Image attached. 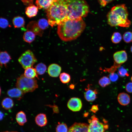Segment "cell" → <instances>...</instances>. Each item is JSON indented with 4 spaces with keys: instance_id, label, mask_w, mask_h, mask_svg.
<instances>
[{
    "instance_id": "1",
    "label": "cell",
    "mask_w": 132,
    "mask_h": 132,
    "mask_svg": "<svg viewBox=\"0 0 132 132\" xmlns=\"http://www.w3.org/2000/svg\"><path fill=\"white\" fill-rule=\"evenodd\" d=\"M85 27L82 18L67 19L58 25L57 33L62 40L70 41L79 36Z\"/></svg>"
},
{
    "instance_id": "2",
    "label": "cell",
    "mask_w": 132,
    "mask_h": 132,
    "mask_svg": "<svg viewBox=\"0 0 132 132\" xmlns=\"http://www.w3.org/2000/svg\"><path fill=\"white\" fill-rule=\"evenodd\" d=\"M67 0H57L46 10L49 24L53 27L68 19Z\"/></svg>"
},
{
    "instance_id": "3",
    "label": "cell",
    "mask_w": 132,
    "mask_h": 132,
    "mask_svg": "<svg viewBox=\"0 0 132 132\" xmlns=\"http://www.w3.org/2000/svg\"><path fill=\"white\" fill-rule=\"evenodd\" d=\"M129 13L124 4L116 5L112 7L108 13L107 17L108 24L110 26L127 28L131 24L128 18Z\"/></svg>"
},
{
    "instance_id": "4",
    "label": "cell",
    "mask_w": 132,
    "mask_h": 132,
    "mask_svg": "<svg viewBox=\"0 0 132 132\" xmlns=\"http://www.w3.org/2000/svg\"><path fill=\"white\" fill-rule=\"evenodd\" d=\"M68 19H74L86 16L89 7L85 0H67Z\"/></svg>"
},
{
    "instance_id": "5",
    "label": "cell",
    "mask_w": 132,
    "mask_h": 132,
    "mask_svg": "<svg viewBox=\"0 0 132 132\" xmlns=\"http://www.w3.org/2000/svg\"><path fill=\"white\" fill-rule=\"evenodd\" d=\"M16 86L24 93L32 92L38 87L37 81L35 78H27L24 74L18 78Z\"/></svg>"
},
{
    "instance_id": "6",
    "label": "cell",
    "mask_w": 132,
    "mask_h": 132,
    "mask_svg": "<svg viewBox=\"0 0 132 132\" xmlns=\"http://www.w3.org/2000/svg\"><path fill=\"white\" fill-rule=\"evenodd\" d=\"M89 132H105L108 128V125L106 122L104 123L100 122L95 115L88 119Z\"/></svg>"
},
{
    "instance_id": "7",
    "label": "cell",
    "mask_w": 132,
    "mask_h": 132,
    "mask_svg": "<svg viewBox=\"0 0 132 132\" xmlns=\"http://www.w3.org/2000/svg\"><path fill=\"white\" fill-rule=\"evenodd\" d=\"M18 61L24 69L32 67L37 60L33 52L30 50L23 53L18 59Z\"/></svg>"
},
{
    "instance_id": "8",
    "label": "cell",
    "mask_w": 132,
    "mask_h": 132,
    "mask_svg": "<svg viewBox=\"0 0 132 132\" xmlns=\"http://www.w3.org/2000/svg\"><path fill=\"white\" fill-rule=\"evenodd\" d=\"M67 106L72 111H79L82 108V102L81 99L78 98H72L68 100L67 103Z\"/></svg>"
},
{
    "instance_id": "9",
    "label": "cell",
    "mask_w": 132,
    "mask_h": 132,
    "mask_svg": "<svg viewBox=\"0 0 132 132\" xmlns=\"http://www.w3.org/2000/svg\"><path fill=\"white\" fill-rule=\"evenodd\" d=\"M114 63L119 65L125 62L127 59V55L125 50L117 51L113 55Z\"/></svg>"
},
{
    "instance_id": "10",
    "label": "cell",
    "mask_w": 132,
    "mask_h": 132,
    "mask_svg": "<svg viewBox=\"0 0 132 132\" xmlns=\"http://www.w3.org/2000/svg\"><path fill=\"white\" fill-rule=\"evenodd\" d=\"M88 128L87 123L75 122L69 128L68 132H89Z\"/></svg>"
},
{
    "instance_id": "11",
    "label": "cell",
    "mask_w": 132,
    "mask_h": 132,
    "mask_svg": "<svg viewBox=\"0 0 132 132\" xmlns=\"http://www.w3.org/2000/svg\"><path fill=\"white\" fill-rule=\"evenodd\" d=\"M85 90L86 91L84 93V97L87 101L92 102L97 98L98 91L96 89H91L90 88L89 85H88L87 88H85Z\"/></svg>"
},
{
    "instance_id": "12",
    "label": "cell",
    "mask_w": 132,
    "mask_h": 132,
    "mask_svg": "<svg viewBox=\"0 0 132 132\" xmlns=\"http://www.w3.org/2000/svg\"><path fill=\"white\" fill-rule=\"evenodd\" d=\"M27 30L31 31L36 35L40 36H42L43 33V30L39 28L37 22L35 21L30 22L27 25Z\"/></svg>"
},
{
    "instance_id": "13",
    "label": "cell",
    "mask_w": 132,
    "mask_h": 132,
    "mask_svg": "<svg viewBox=\"0 0 132 132\" xmlns=\"http://www.w3.org/2000/svg\"><path fill=\"white\" fill-rule=\"evenodd\" d=\"M61 70V67L56 64L50 65L48 68V72L50 76L53 77H57L60 74Z\"/></svg>"
},
{
    "instance_id": "14",
    "label": "cell",
    "mask_w": 132,
    "mask_h": 132,
    "mask_svg": "<svg viewBox=\"0 0 132 132\" xmlns=\"http://www.w3.org/2000/svg\"><path fill=\"white\" fill-rule=\"evenodd\" d=\"M57 0H36L35 4L38 9L46 10Z\"/></svg>"
},
{
    "instance_id": "15",
    "label": "cell",
    "mask_w": 132,
    "mask_h": 132,
    "mask_svg": "<svg viewBox=\"0 0 132 132\" xmlns=\"http://www.w3.org/2000/svg\"><path fill=\"white\" fill-rule=\"evenodd\" d=\"M7 95L11 97L15 98L20 100L23 97L24 93L19 88H14L8 90Z\"/></svg>"
},
{
    "instance_id": "16",
    "label": "cell",
    "mask_w": 132,
    "mask_h": 132,
    "mask_svg": "<svg viewBox=\"0 0 132 132\" xmlns=\"http://www.w3.org/2000/svg\"><path fill=\"white\" fill-rule=\"evenodd\" d=\"M117 100L120 104L122 106H126L130 103V97L128 94L124 92H121L118 95Z\"/></svg>"
},
{
    "instance_id": "17",
    "label": "cell",
    "mask_w": 132,
    "mask_h": 132,
    "mask_svg": "<svg viewBox=\"0 0 132 132\" xmlns=\"http://www.w3.org/2000/svg\"><path fill=\"white\" fill-rule=\"evenodd\" d=\"M35 121L36 124L41 127L46 126L47 123L46 115L44 113H40L37 115L35 117Z\"/></svg>"
},
{
    "instance_id": "18",
    "label": "cell",
    "mask_w": 132,
    "mask_h": 132,
    "mask_svg": "<svg viewBox=\"0 0 132 132\" xmlns=\"http://www.w3.org/2000/svg\"><path fill=\"white\" fill-rule=\"evenodd\" d=\"M38 8L33 4L28 6L25 9V13L27 16L31 18L35 16L38 11Z\"/></svg>"
},
{
    "instance_id": "19",
    "label": "cell",
    "mask_w": 132,
    "mask_h": 132,
    "mask_svg": "<svg viewBox=\"0 0 132 132\" xmlns=\"http://www.w3.org/2000/svg\"><path fill=\"white\" fill-rule=\"evenodd\" d=\"M16 120L17 122L19 125L23 126L27 121L26 116L25 113L22 111L18 112L16 115Z\"/></svg>"
},
{
    "instance_id": "20",
    "label": "cell",
    "mask_w": 132,
    "mask_h": 132,
    "mask_svg": "<svg viewBox=\"0 0 132 132\" xmlns=\"http://www.w3.org/2000/svg\"><path fill=\"white\" fill-rule=\"evenodd\" d=\"M11 59V57L6 51L1 52L0 55V66H2L4 65L6 66L7 64Z\"/></svg>"
},
{
    "instance_id": "21",
    "label": "cell",
    "mask_w": 132,
    "mask_h": 132,
    "mask_svg": "<svg viewBox=\"0 0 132 132\" xmlns=\"http://www.w3.org/2000/svg\"><path fill=\"white\" fill-rule=\"evenodd\" d=\"M37 74L35 68L32 67H28L24 71V75L26 77L30 78H38Z\"/></svg>"
},
{
    "instance_id": "22",
    "label": "cell",
    "mask_w": 132,
    "mask_h": 132,
    "mask_svg": "<svg viewBox=\"0 0 132 132\" xmlns=\"http://www.w3.org/2000/svg\"><path fill=\"white\" fill-rule=\"evenodd\" d=\"M1 104L3 108L6 110H9L13 107L14 104L12 99L10 98L7 97L2 100Z\"/></svg>"
},
{
    "instance_id": "23",
    "label": "cell",
    "mask_w": 132,
    "mask_h": 132,
    "mask_svg": "<svg viewBox=\"0 0 132 132\" xmlns=\"http://www.w3.org/2000/svg\"><path fill=\"white\" fill-rule=\"evenodd\" d=\"M35 35V34L32 32L27 30L24 33L23 38L25 42L30 43L34 40Z\"/></svg>"
},
{
    "instance_id": "24",
    "label": "cell",
    "mask_w": 132,
    "mask_h": 132,
    "mask_svg": "<svg viewBox=\"0 0 132 132\" xmlns=\"http://www.w3.org/2000/svg\"><path fill=\"white\" fill-rule=\"evenodd\" d=\"M12 23L15 28H20L24 26L25 21L22 17L20 16H17L13 18Z\"/></svg>"
},
{
    "instance_id": "25",
    "label": "cell",
    "mask_w": 132,
    "mask_h": 132,
    "mask_svg": "<svg viewBox=\"0 0 132 132\" xmlns=\"http://www.w3.org/2000/svg\"><path fill=\"white\" fill-rule=\"evenodd\" d=\"M35 69L38 74L42 75L45 73L47 68L46 66L44 64L40 63L35 66Z\"/></svg>"
},
{
    "instance_id": "26",
    "label": "cell",
    "mask_w": 132,
    "mask_h": 132,
    "mask_svg": "<svg viewBox=\"0 0 132 132\" xmlns=\"http://www.w3.org/2000/svg\"><path fill=\"white\" fill-rule=\"evenodd\" d=\"M122 38L121 34L118 32H115L112 34L111 37L112 42L114 44L119 43Z\"/></svg>"
},
{
    "instance_id": "27",
    "label": "cell",
    "mask_w": 132,
    "mask_h": 132,
    "mask_svg": "<svg viewBox=\"0 0 132 132\" xmlns=\"http://www.w3.org/2000/svg\"><path fill=\"white\" fill-rule=\"evenodd\" d=\"M98 83L101 87H105L110 84L111 81L110 78L108 77L103 76L99 79Z\"/></svg>"
},
{
    "instance_id": "28",
    "label": "cell",
    "mask_w": 132,
    "mask_h": 132,
    "mask_svg": "<svg viewBox=\"0 0 132 132\" xmlns=\"http://www.w3.org/2000/svg\"><path fill=\"white\" fill-rule=\"evenodd\" d=\"M37 23L39 28L42 30L47 28L49 24L48 21L44 18L40 19Z\"/></svg>"
},
{
    "instance_id": "29",
    "label": "cell",
    "mask_w": 132,
    "mask_h": 132,
    "mask_svg": "<svg viewBox=\"0 0 132 132\" xmlns=\"http://www.w3.org/2000/svg\"><path fill=\"white\" fill-rule=\"evenodd\" d=\"M59 78L61 81L63 83H68L70 80V77L68 74L63 72L60 74Z\"/></svg>"
},
{
    "instance_id": "30",
    "label": "cell",
    "mask_w": 132,
    "mask_h": 132,
    "mask_svg": "<svg viewBox=\"0 0 132 132\" xmlns=\"http://www.w3.org/2000/svg\"><path fill=\"white\" fill-rule=\"evenodd\" d=\"M68 131L67 126L66 124L58 123L56 128V132H68Z\"/></svg>"
},
{
    "instance_id": "31",
    "label": "cell",
    "mask_w": 132,
    "mask_h": 132,
    "mask_svg": "<svg viewBox=\"0 0 132 132\" xmlns=\"http://www.w3.org/2000/svg\"><path fill=\"white\" fill-rule=\"evenodd\" d=\"M122 38L124 41L126 43H130L132 42V32L127 31L123 35Z\"/></svg>"
},
{
    "instance_id": "32",
    "label": "cell",
    "mask_w": 132,
    "mask_h": 132,
    "mask_svg": "<svg viewBox=\"0 0 132 132\" xmlns=\"http://www.w3.org/2000/svg\"><path fill=\"white\" fill-rule=\"evenodd\" d=\"M121 66V65L117 64L114 63L113 65L110 68H106L105 71L110 73H114L118 68Z\"/></svg>"
},
{
    "instance_id": "33",
    "label": "cell",
    "mask_w": 132,
    "mask_h": 132,
    "mask_svg": "<svg viewBox=\"0 0 132 132\" xmlns=\"http://www.w3.org/2000/svg\"><path fill=\"white\" fill-rule=\"evenodd\" d=\"M118 74L119 76L122 77L129 76L127 70L122 67H119Z\"/></svg>"
},
{
    "instance_id": "34",
    "label": "cell",
    "mask_w": 132,
    "mask_h": 132,
    "mask_svg": "<svg viewBox=\"0 0 132 132\" xmlns=\"http://www.w3.org/2000/svg\"><path fill=\"white\" fill-rule=\"evenodd\" d=\"M9 25L8 21L6 19L1 18L0 20V27L2 28H5Z\"/></svg>"
},
{
    "instance_id": "35",
    "label": "cell",
    "mask_w": 132,
    "mask_h": 132,
    "mask_svg": "<svg viewBox=\"0 0 132 132\" xmlns=\"http://www.w3.org/2000/svg\"><path fill=\"white\" fill-rule=\"evenodd\" d=\"M109 77L110 81L112 82L116 81L118 78L117 74L115 73H110Z\"/></svg>"
},
{
    "instance_id": "36",
    "label": "cell",
    "mask_w": 132,
    "mask_h": 132,
    "mask_svg": "<svg viewBox=\"0 0 132 132\" xmlns=\"http://www.w3.org/2000/svg\"><path fill=\"white\" fill-rule=\"evenodd\" d=\"M99 3L102 6L104 7L108 3L114 0H98Z\"/></svg>"
},
{
    "instance_id": "37",
    "label": "cell",
    "mask_w": 132,
    "mask_h": 132,
    "mask_svg": "<svg viewBox=\"0 0 132 132\" xmlns=\"http://www.w3.org/2000/svg\"><path fill=\"white\" fill-rule=\"evenodd\" d=\"M125 90L128 92L132 93V82H129L127 83L125 87Z\"/></svg>"
},
{
    "instance_id": "38",
    "label": "cell",
    "mask_w": 132,
    "mask_h": 132,
    "mask_svg": "<svg viewBox=\"0 0 132 132\" xmlns=\"http://www.w3.org/2000/svg\"><path fill=\"white\" fill-rule=\"evenodd\" d=\"M24 4L27 6L33 4V0H21Z\"/></svg>"
},
{
    "instance_id": "39",
    "label": "cell",
    "mask_w": 132,
    "mask_h": 132,
    "mask_svg": "<svg viewBox=\"0 0 132 132\" xmlns=\"http://www.w3.org/2000/svg\"><path fill=\"white\" fill-rule=\"evenodd\" d=\"M98 105H93L90 110L92 112L95 113L99 110V109Z\"/></svg>"
},
{
    "instance_id": "40",
    "label": "cell",
    "mask_w": 132,
    "mask_h": 132,
    "mask_svg": "<svg viewBox=\"0 0 132 132\" xmlns=\"http://www.w3.org/2000/svg\"><path fill=\"white\" fill-rule=\"evenodd\" d=\"M52 106L54 111L56 112H58V109L57 106L55 105Z\"/></svg>"
},
{
    "instance_id": "41",
    "label": "cell",
    "mask_w": 132,
    "mask_h": 132,
    "mask_svg": "<svg viewBox=\"0 0 132 132\" xmlns=\"http://www.w3.org/2000/svg\"><path fill=\"white\" fill-rule=\"evenodd\" d=\"M75 87V85H74L72 84L70 85L69 86V88L71 89H74Z\"/></svg>"
},
{
    "instance_id": "42",
    "label": "cell",
    "mask_w": 132,
    "mask_h": 132,
    "mask_svg": "<svg viewBox=\"0 0 132 132\" xmlns=\"http://www.w3.org/2000/svg\"><path fill=\"white\" fill-rule=\"evenodd\" d=\"M18 132L16 131H6L4 132Z\"/></svg>"
},
{
    "instance_id": "43",
    "label": "cell",
    "mask_w": 132,
    "mask_h": 132,
    "mask_svg": "<svg viewBox=\"0 0 132 132\" xmlns=\"http://www.w3.org/2000/svg\"><path fill=\"white\" fill-rule=\"evenodd\" d=\"M130 51L131 53H132V45L130 47Z\"/></svg>"
},
{
    "instance_id": "44",
    "label": "cell",
    "mask_w": 132,
    "mask_h": 132,
    "mask_svg": "<svg viewBox=\"0 0 132 132\" xmlns=\"http://www.w3.org/2000/svg\"><path fill=\"white\" fill-rule=\"evenodd\" d=\"M131 80L132 82V76L131 77Z\"/></svg>"
}]
</instances>
